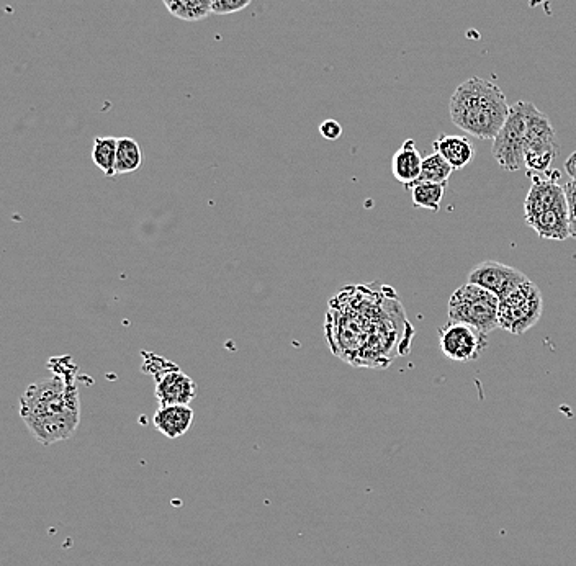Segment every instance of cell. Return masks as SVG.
I'll list each match as a JSON object with an SVG mask.
<instances>
[{
    "instance_id": "cell-11",
    "label": "cell",
    "mask_w": 576,
    "mask_h": 566,
    "mask_svg": "<svg viewBox=\"0 0 576 566\" xmlns=\"http://www.w3.org/2000/svg\"><path fill=\"white\" fill-rule=\"evenodd\" d=\"M527 226L536 231L542 239H555L565 241L570 238V216H568V203L549 208L539 215L526 220Z\"/></svg>"
},
{
    "instance_id": "cell-21",
    "label": "cell",
    "mask_w": 576,
    "mask_h": 566,
    "mask_svg": "<svg viewBox=\"0 0 576 566\" xmlns=\"http://www.w3.org/2000/svg\"><path fill=\"white\" fill-rule=\"evenodd\" d=\"M252 0H213L212 12L215 15L238 14L241 10L248 9Z\"/></svg>"
},
{
    "instance_id": "cell-8",
    "label": "cell",
    "mask_w": 576,
    "mask_h": 566,
    "mask_svg": "<svg viewBox=\"0 0 576 566\" xmlns=\"http://www.w3.org/2000/svg\"><path fill=\"white\" fill-rule=\"evenodd\" d=\"M527 280V275L522 274L521 270L496 261L480 262L468 274V283L495 293L500 300Z\"/></svg>"
},
{
    "instance_id": "cell-10",
    "label": "cell",
    "mask_w": 576,
    "mask_h": 566,
    "mask_svg": "<svg viewBox=\"0 0 576 566\" xmlns=\"http://www.w3.org/2000/svg\"><path fill=\"white\" fill-rule=\"evenodd\" d=\"M154 393L161 406L190 405L197 396V383L187 373L172 369L156 375Z\"/></svg>"
},
{
    "instance_id": "cell-18",
    "label": "cell",
    "mask_w": 576,
    "mask_h": 566,
    "mask_svg": "<svg viewBox=\"0 0 576 566\" xmlns=\"http://www.w3.org/2000/svg\"><path fill=\"white\" fill-rule=\"evenodd\" d=\"M143 164V151L140 144L133 138H118L117 164H115V174H131L138 171Z\"/></svg>"
},
{
    "instance_id": "cell-1",
    "label": "cell",
    "mask_w": 576,
    "mask_h": 566,
    "mask_svg": "<svg viewBox=\"0 0 576 566\" xmlns=\"http://www.w3.org/2000/svg\"><path fill=\"white\" fill-rule=\"evenodd\" d=\"M385 295L370 287H347L333 298L326 313V341L339 359L354 367H382L395 344V318H383Z\"/></svg>"
},
{
    "instance_id": "cell-23",
    "label": "cell",
    "mask_w": 576,
    "mask_h": 566,
    "mask_svg": "<svg viewBox=\"0 0 576 566\" xmlns=\"http://www.w3.org/2000/svg\"><path fill=\"white\" fill-rule=\"evenodd\" d=\"M568 216H570V238L576 239V202H568Z\"/></svg>"
},
{
    "instance_id": "cell-3",
    "label": "cell",
    "mask_w": 576,
    "mask_h": 566,
    "mask_svg": "<svg viewBox=\"0 0 576 566\" xmlns=\"http://www.w3.org/2000/svg\"><path fill=\"white\" fill-rule=\"evenodd\" d=\"M508 100L500 87L482 77L462 82L450 97V120L478 140H495L509 115Z\"/></svg>"
},
{
    "instance_id": "cell-15",
    "label": "cell",
    "mask_w": 576,
    "mask_h": 566,
    "mask_svg": "<svg viewBox=\"0 0 576 566\" xmlns=\"http://www.w3.org/2000/svg\"><path fill=\"white\" fill-rule=\"evenodd\" d=\"M558 151H560V146H558L557 138L529 144L526 153H524V166L531 174L544 176L547 172L552 171Z\"/></svg>"
},
{
    "instance_id": "cell-12",
    "label": "cell",
    "mask_w": 576,
    "mask_h": 566,
    "mask_svg": "<svg viewBox=\"0 0 576 566\" xmlns=\"http://www.w3.org/2000/svg\"><path fill=\"white\" fill-rule=\"evenodd\" d=\"M153 423L162 436L176 441L192 427L194 409L189 405L161 406L154 414Z\"/></svg>"
},
{
    "instance_id": "cell-9",
    "label": "cell",
    "mask_w": 576,
    "mask_h": 566,
    "mask_svg": "<svg viewBox=\"0 0 576 566\" xmlns=\"http://www.w3.org/2000/svg\"><path fill=\"white\" fill-rule=\"evenodd\" d=\"M557 171H549L544 176L532 174V187L527 192L524 200V218L529 220L532 216L549 210V208L558 207L567 202V195L562 185H558Z\"/></svg>"
},
{
    "instance_id": "cell-4",
    "label": "cell",
    "mask_w": 576,
    "mask_h": 566,
    "mask_svg": "<svg viewBox=\"0 0 576 566\" xmlns=\"http://www.w3.org/2000/svg\"><path fill=\"white\" fill-rule=\"evenodd\" d=\"M500 298L485 288L465 283L457 288L447 303L450 321L468 324L480 333L488 334L500 328Z\"/></svg>"
},
{
    "instance_id": "cell-16",
    "label": "cell",
    "mask_w": 576,
    "mask_h": 566,
    "mask_svg": "<svg viewBox=\"0 0 576 566\" xmlns=\"http://www.w3.org/2000/svg\"><path fill=\"white\" fill-rule=\"evenodd\" d=\"M167 12L184 22H200L213 14V0H162Z\"/></svg>"
},
{
    "instance_id": "cell-22",
    "label": "cell",
    "mask_w": 576,
    "mask_h": 566,
    "mask_svg": "<svg viewBox=\"0 0 576 566\" xmlns=\"http://www.w3.org/2000/svg\"><path fill=\"white\" fill-rule=\"evenodd\" d=\"M320 133L324 140L336 141L342 135L341 123L336 122V120H326V122L321 123Z\"/></svg>"
},
{
    "instance_id": "cell-24",
    "label": "cell",
    "mask_w": 576,
    "mask_h": 566,
    "mask_svg": "<svg viewBox=\"0 0 576 566\" xmlns=\"http://www.w3.org/2000/svg\"><path fill=\"white\" fill-rule=\"evenodd\" d=\"M565 172H567L570 179L576 180V151L565 162Z\"/></svg>"
},
{
    "instance_id": "cell-25",
    "label": "cell",
    "mask_w": 576,
    "mask_h": 566,
    "mask_svg": "<svg viewBox=\"0 0 576 566\" xmlns=\"http://www.w3.org/2000/svg\"><path fill=\"white\" fill-rule=\"evenodd\" d=\"M563 189H565L568 202H576V180L567 182V184L563 185Z\"/></svg>"
},
{
    "instance_id": "cell-20",
    "label": "cell",
    "mask_w": 576,
    "mask_h": 566,
    "mask_svg": "<svg viewBox=\"0 0 576 566\" xmlns=\"http://www.w3.org/2000/svg\"><path fill=\"white\" fill-rule=\"evenodd\" d=\"M452 167L449 162L442 158L441 154H431L428 158H424L423 169H421V176L418 182H432V184H447L450 174H452Z\"/></svg>"
},
{
    "instance_id": "cell-19",
    "label": "cell",
    "mask_w": 576,
    "mask_h": 566,
    "mask_svg": "<svg viewBox=\"0 0 576 566\" xmlns=\"http://www.w3.org/2000/svg\"><path fill=\"white\" fill-rule=\"evenodd\" d=\"M117 148L118 138L113 136H105V138H97L92 148V159H94L95 166L99 167L100 171L104 172L107 177H115V164H117Z\"/></svg>"
},
{
    "instance_id": "cell-17",
    "label": "cell",
    "mask_w": 576,
    "mask_h": 566,
    "mask_svg": "<svg viewBox=\"0 0 576 566\" xmlns=\"http://www.w3.org/2000/svg\"><path fill=\"white\" fill-rule=\"evenodd\" d=\"M411 192L413 205L416 208H424L431 212H439L442 198L446 195V184H432V182H416L408 187Z\"/></svg>"
},
{
    "instance_id": "cell-2",
    "label": "cell",
    "mask_w": 576,
    "mask_h": 566,
    "mask_svg": "<svg viewBox=\"0 0 576 566\" xmlns=\"http://www.w3.org/2000/svg\"><path fill=\"white\" fill-rule=\"evenodd\" d=\"M51 367L56 365L51 362ZM76 365L66 372L56 369L53 377L32 383L20 398V418L36 441L43 445L68 441L81 424V403L76 383Z\"/></svg>"
},
{
    "instance_id": "cell-7",
    "label": "cell",
    "mask_w": 576,
    "mask_h": 566,
    "mask_svg": "<svg viewBox=\"0 0 576 566\" xmlns=\"http://www.w3.org/2000/svg\"><path fill=\"white\" fill-rule=\"evenodd\" d=\"M439 346L447 359L467 364L483 354L488 346V339L486 334L480 333L473 326L449 319L439 329Z\"/></svg>"
},
{
    "instance_id": "cell-5",
    "label": "cell",
    "mask_w": 576,
    "mask_h": 566,
    "mask_svg": "<svg viewBox=\"0 0 576 566\" xmlns=\"http://www.w3.org/2000/svg\"><path fill=\"white\" fill-rule=\"evenodd\" d=\"M536 105L531 102H518L509 108V115L500 133L493 140V158L501 169L516 172L524 166L531 113Z\"/></svg>"
},
{
    "instance_id": "cell-6",
    "label": "cell",
    "mask_w": 576,
    "mask_h": 566,
    "mask_svg": "<svg viewBox=\"0 0 576 566\" xmlns=\"http://www.w3.org/2000/svg\"><path fill=\"white\" fill-rule=\"evenodd\" d=\"M542 293L536 283L527 280L500 300V328L514 336H521L534 328L542 318Z\"/></svg>"
},
{
    "instance_id": "cell-14",
    "label": "cell",
    "mask_w": 576,
    "mask_h": 566,
    "mask_svg": "<svg viewBox=\"0 0 576 566\" xmlns=\"http://www.w3.org/2000/svg\"><path fill=\"white\" fill-rule=\"evenodd\" d=\"M432 148L449 162L454 171L464 169L475 156L472 141L465 136L439 135V138L432 143Z\"/></svg>"
},
{
    "instance_id": "cell-13",
    "label": "cell",
    "mask_w": 576,
    "mask_h": 566,
    "mask_svg": "<svg viewBox=\"0 0 576 566\" xmlns=\"http://www.w3.org/2000/svg\"><path fill=\"white\" fill-rule=\"evenodd\" d=\"M423 156L416 148L413 140H406L398 151L393 154L392 172L398 182L405 185V189L416 184L423 169Z\"/></svg>"
}]
</instances>
